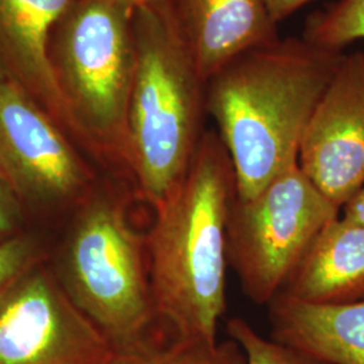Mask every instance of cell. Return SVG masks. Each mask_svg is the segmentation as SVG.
Returning a JSON list of instances; mask_svg holds the SVG:
<instances>
[{
    "instance_id": "obj_1",
    "label": "cell",
    "mask_w": 364,
    "mask_h": 364,
    "mask_svg": "<svg viewBox=\"0 0 364 364\" xmlns=\"http://www.w3.org/2000/svg\"><path fill=\"white\" fill-rule=\"evenodd\" d=\"M343 53L306 39L278 38L240 54L207 82V114L248 198L299 161L304 131Z\"/></svg>"
},
{
    "instance_id": "obj_2",
    "label": "cell",
    "mask_w": 364,
    "mask_h": 364,
    "mask_svg": "<svg viewBox=\"0 0 364 364\" xmlns=\"http://www.w3.org/2000/svg\"><path fill=\"white\" fill-rule=\"evenodd\" d=\"M236 193L230 154L205 131L181 183L146 236L156 316L173 338L218 341L227 309V221Z\"/></svg>"
},
{
    "instance_id": "obj_3",
    "label": "cell",
    "mask_w": 364,
    "mask_h": 364,
    "mask_svg": "<svg viewBox=\"0 0 364 364\" xmlns=\"http://www.w3.org/2000/svg\"><path fill=\"white\" fill-rule=\"evenodd\" d=\"M132 25L129 169L138 192L156 208L185 178L207 131V81L182 38L171 0L135 9Z\"/></svg>"
},
{
    "instance_id": "obj_4",
    "label": "cell",
    "mask_w": 364,
    "mask_h": 364,
    "mask_svg": "<svg viewBox=\"0 0 364 364\" xmlns=\"http://www.w3.org/2000/svg\"><path fill=\"white\" fill-rule=\"evenodd\" d=\"M132 14L115 0H77L54 27L49 50L78 139L129 174L127 119L136 68Z\"/></svg>"
},
{
    "instance_id": "obj_5",
    "label": "cell",
    "mask_w": 364,
    "mask_h": 364,
    "mask_svg": "<svg viewBox=\"0 0 364 364\" xmlns=\"http://www.w3.org/2000/svg\"><path fill=\"white\" fill-rule=\"evenodd\" d=\"M60 284L115 351L156 338L146 237L132 227L126 201L92 195L78 209L60 259Z\"/></svg>"
},
{
    "instance_id": "obj_6",
    "label": "cell",
    "mask_w": 364,
    "mask_h": 364,
    "mask_svg": "<svg viewBox=\"0 0 364 364\" xmlns=\"http://www.w3.org/2000/svg\"><path fill=\"white\" fill-rule=\"evenodd\" d=\"M340 209L301 170L299 161L248 198L235 193L227 221L228 264L257 305L281 293L314 237Z\"/></svg>"
},
{
    "instance_id": "obj_7",
    "label": "cell",
    "mask_w": 364,
    "mask_h": 364,
    "mask_svg": "<svg viewBox=\"0 0 364 364\" xmlns=\"http://www.w3.org/2000/svg\"><path fill=\"white\" fill-rule=\"evenodd\" d=\"M115 348L33 263L0 294V364H108Z\"/></svg>"
},
{
    "instance_id": "obj_8",
    "label": "cell",
    "mask_w": 364,
    "mask_h": 364,
    "mask_svg": "<svg viewBox=\"0 0 364 364\" xmlns=\"http://www.w3.org/2000/svg\"><path fill=\"white\" fill-rule=\"evenodd\" d=\"M52 115L0 76V171L22 200L57 204L85 191L90 173Z\"/></svg>"
},
{
    "instance_id": "obj_9",
    "label": "cell",
    "mask_w": 364,
    "mask_h": 364,
    "mask_svg": "<svg viewBox=\"0 0 364 364\" xmlns=\"http://www.w3.org/2000/svg\"><path fill=\"white\" fill-rule=\"evenodd\" d=\"M299 165L340 210L363 188V52L344 54L304 131Z\"/></svg>"
},
{
    "instance_id": "obj_10",
    "label": "cell",
    "mask_w": 364,
    "mask_h": 364,
    "mask_svg": "<svg viewBox=\"0 0 364 364\" xmlns=\"http://www.w3.org/2000/svg\"><path fill=\"white\" fill-rule=\"evenodd\" d=\"M76 1L0 0V76L25 90L77 136L49 57L53 30Z\"/></svg>"
},
{
    "instance_id": "obj_11",
    "label": "cell",
    "mask_w": 364,
    "mask_h": 364,
    "mask_svg": "<svg viewBox=\"0 0 364 364\" xmlns=\"http://www.w3.org/2000/svg\"><path fill=\"white\" fill-rule=\"evenodd\" d=\"M171 6L207 82L240 54L279 38L264 0H171Z\"/></svg>"
},
{
    "instance_id": "obj_12",
    "label": "cell",
    "mask_w": 364,
    "mask_h": 364,
    "mask_svg": "<svg viewBox=\"0 0 364 364\" xmlns=\"http://www.w3.org/2000/svg\"><path fill=\"white\" fill-rule=\"evenodd\" d=\"M317 305L364 299V224L341 215L326 223L281 290Z\"/></svg>"
},
{
    "instance_id": "obj_13",
    "label": "cell",
    "mask_w": 364,
    "mask_h": 364,
    "mask_svg": "<svg viewBox=\"0 0 364 364\" xmlns=\"http://www.w3.org/2000/svg\"><path fill=\"white\" fill-rule=\"evenodd\" d=\"M267 308L274 340L328 364H364V299L317 305L279 293Z\"/></svg>"
},
{
    "instance_id": "obj_14",
    "label": "cell",
    "mask_w": 364,
    "mask_h": 364,
    "mask_svg": "<svg viewBox=\"0 0 364 364\" xmlns=\"http://www.w3.org/2000/svg\"><path fill=\"white\" fill-rule=\"evenodd\" d=\"M108 364H246V355L232 340L204 341L170 336L130 350L115 351Z\"/></svg>"
},
{
    "instance_id": "obj_15",
    "label": "cell",
    "mask_w": 364,
    "mask_h": 364,
    "mask_svg": "<svg viewBox=\"0 0 364 364\" xmlns=\"http://www.w3.org/2000/svg\"><path fill=\"white\" fill-rule=\"evenodd\" d=\"M302 38L329 52L343 49L364 38V0H340L308 19Z\"/></svg>"
},
{
    "instance_id": "obj_16",
    "label": "cell",
    "mask_w": 364,
    "mask_h": 364,
    "mask_svg": "<svg viewBox=\"0 0 364 364\" xmlns=\"http://www.w3.org/2000/svg\"><path fill=\"white\" fill-rule=\"evenodd\" d=\"M227 335L246 355V364H328L306 352L289 347L272 338H264L240 317L230 318Z\"/></svg>"
},
{
    "instance_id": "obj_17",
    "label": "cell",
    "mask_w": 364,
    "mask_h": 364,
    "mask_svg": "<svg viewBox=\"0 0 364 364\" xmlns=\"http://www.w3.org/2000/svg\"><path fill=\"white\" fill-rule=\"evenodd\" d=\"M37 245L27 235L0 243V294L14 279L36 263Z\"/></svg>"
},
{
    "instance_id": "obj_18",
    "label": "cell",
    "mask_w": 364,
    "mask_h": 364,
    "mask_svg": "<svg viewBox=\"0 0 364 364\" xmlns=\"http://www.w3.org/2000/svg\"><path fill=\"white\" fill-rule=\"evenodd\" d=\"M22 198L0 171V243L21 235L23 221Z\"/></svg>"
},
{
    "instance_id": "obj_19",
    "label": "cell",
    "mask_w": 364,
    "mask_h": 364,
    "mask_svg": "<svg viewBox=\"0 0 364 364\" xmlns=\"http://www.w3.org/2000/svg\"><path fill=\"white\" fill-rule=\"evenodd\" d=\"M264 1L274 22L278 25L279 22L285 21L287 16L296 13L299 7L305 6L312 0H264Z\"/></svg>"
},
{
    "instance_id": "obj_20",
    "label": "cell",
    "mask_w": 364,
    "mask_h": 364,
    "mask_svg": "<svg viewBox=\"0 0 364 364\" xmlns=\"http://www.w3.org/2000/svg\"><path fill=\"white\" fill-rule=\"evenodd\" d=\"M344 218L364 224V186L341 208Z\"/></svg>"
},
{
    "instance_id": "obj_21",
    "label": "cell",
    "mask_w": 364,
    "mask_h": 364,
    "mask_svg": "<svg viewBox=\"0 0 364 364\" xmlns=\"http://www.w3.org/2000/svg\"><path fill=\"white\" fill-rule=\"evenodd\" d=\"M115 1L120 3V4H124V6L130 7L132 10H135L138 7H142V6L150 4V3H154V1H158V0H115Z\"/></svg>"
}]
</instances>
